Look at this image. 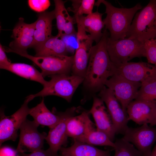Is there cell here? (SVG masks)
Returning a JSON list of instances; mask_svg holds the SVG:
<instances>
[{
  "instance_id": "obj_31",
  "label": "cell",
  "mask_w": 156,
  "mask_h": 156,
  "mask_svg": "<svg viewBox=\"0 0 156 156\" xmlns=\"http://www.w3.org/2000/svg\"><path fill=\"white\" fill-rule=\"evenodd\" d=\"M77 34V33L59 36L64 42L68 52L74 53L77 48L78 44Z\"/></svg>"
},
{
  "instance_id": "obj_11",
  "label": "cell",
  "mask_w": 156,
  "mask_h": 156,
  "mask_svg": "<svg viewBox=\"0 0 156 156\" xmlns=\"http://www.w3.org/2000/svg\"><path fill=\"white\" fill-rule=\"evenodd\" d=\"M78 44L74 55L72 74L84 78L86 74L94 41L81 26L77 24Z\"/></svg>"
},
{
  "instance_id": "obj_39",
  "label": "cell",
  "mask_w": 156,
  "mask_h": 156,
  "mask_svg": "<svg viewBox=\"0 0 156 156\" xmlns=\"http://www.w3.org/2000/svg\"><path fill=\"white\" fill-rule=\"evenodd\" d=\"M155 39H156V38H155Z\"/></svg>"
},
{
  "instance_id": "obj_14",
  "label": "cell",
  "mask_w": 156,
  "mask_h": 156,
  "mask_svg": "<svg viewBox=\"0 0 156 156\" xmlns=\"http://www.w3.org/2000/svg\"><path fill=\"white\" fill-rule=\"evenodd\" d=\"M76 108L72 107L62 112L60 121L54 127L50 129L45 138L52 152L53 156H57L60 149L66 145L68 137L67 134V125L69 118L74 116Z\"/></svg>"
},
{
  "instance_id": "obj_30",
  "label": "cell",
  "mask_w": 156,
  "mask_h": 156,
  "mask_svg": "<svg viewBox=\"0 0 156 156\" xmlns=\"http://www.w3.org/2000/svg\"><path fill=\"white\" fill-rule=\"evenodd\" d=\"M144 45L148 62L156 66V39H152L146 41Z\"/></svg>"
},
{
  "instance_id": "obj_4",
  "label": "cell",
  "mask_w": 156,
  "mask_h": 156,
  "mask_svg": "<svg viewBox=\"0 0 156 156\" xmlns=\"http://www.w3.org/2000/svg\"><path fill=\"white\" fill-rule=\"evenodd\" d=\"M49 77L51 79L47 81L41 90L27 96L31 100L36 97L53 95L61 97L70 102L76 90L84 79L83 77L72 74H56Z\"/></svg>"
},
{
  "instance_id": "obj_12",
  "label": "cell",
  "mask_w": 156,
  "mask_h": 156,
  "mask_svg": "<svg viewBox=\"0 0 156 156\" xmlns=\"http://www.w3.org/2000/svg\"><path fill=\"white\" fill-rule=\"evenodd\" d=\"M114 65L115 74L130 81L140 82L142 84L156 79V66L149 63L128 62Z\"/></svg>"
},
{
  "instance_id": "obj_19",
  "label": "cell",
  "mask_w": 156,
  "mask_h": 156,
  "mask_svg": "<svg viewBox=\"0 0 156 156\" xmlns=\"http://www.w3.org/2000/svg\"><path fill=\"white\" fill-rule=\"evenodd\" d=\"M55 18L54 10L44 12L38 15L35 22L34 43L33 47L39 46L51 37L52 21Z\"/></svg>"
},
{
  "instance_id": "obj_2",
  "label": "cell",
  "mask_w": 156,
  "mask_h": 156,
  "mask_svg": "<svg viewBox=\"0 0 156 156\" xmlns=\"http://www.w3.org/2000/svg\"><path fill=\"white\" fill-rule=\"evenodd\" d=\"M101 3L106 8L107 15L103 21L105 28L109 32V38L114 41L125 38L134 15L142 6L138 3L130 8H118L104 0H98L94 5L98 7Z\"/></svg>"
},
{
  "instance_id": "obj_35",
  "label": "cell",
  "mask_w": 156,
  "mask_h": 156,
  "mask_svg": "<svg viewBox=\"0 0 156 156\" xmlns=\"http://www.w3.org/2000/svg\"><path fill=\"white\" fill-rule=\"evenodd\" d=\"M0 156H19V155L16 150L14 151L11 148L3 147L1 148Z\"/></svg>"
},
{
  "instance_id": "obj_21",
  "label": "cell",
  "mask_w": 156,
  "mask_h": 156,
  "mask_svg": "<svg viewBox=\"0 0 156 156\" xmlns=\"http://www.w3.org/2000/svg\"><path fill=\"white\" fill-rule=\"evenodd\" d=\"M29 115L38 125L47 126L50 129L55 127L62 118V112H52L47 108L44 97L39 103L30 108Z\"/></svg>"
},
{
  "instance_id": "obj_13",
  "label": "cell",
  "mask_w": 156,
  "mask_h": 156,
  "mask_svg": "<svg viewBox=\"0 0 156 156\" xmlns=\"http://www.w3.org/2000/svg\"><path fill=\"white\" fill-rule=\"evenodd\" d=\"M98 96L105 103L111 116L116 133L124 134L128 127V117L112 91L105 86L99 92Z\"/></svg>"
},
{
  "instance_id": "obj_22",
  "label": "cell",
  "mask_w": 156,
  "mask_h": 156,
  "mask_svg": "<svg viewBox=\"0 0 156 156\" xmlns=\"http://www.w3.org/2000/svg\"><path fill=\"white\" fill-rule=\"evenodd\" d=\"M54 2V11L58 30L57 35L60 36L77 33L74 26L75 23L74 18L69 14L65 7L64 2L61 0H55Z\"/></svg>"
},
{
  "instance_id": "obj_9",
  "label": "cell",
  "mask_w": 156,
  "mask_h": 156,
  "mask_svg": "<svg viewBox=\"0 0 156 156\" xmlns=\"http://www.w3.org/2000/svg\"><path fill=\"white\" fill-rule=\"evenodd\" d=\"M39 125L34 121L26 119L20 128L19 142L16 149L17 153H32L42 149L47 135L38 130Z\"/></svg>"
},
{
  "instance_id": "obj_24",
  "label": "cell",
  "mask_w": 156,
  "mask_h": 156,
  "mask_svg": "<svg viewBox=\"0 0 156 156\" xmlns=\"http://www.w3.org/2000/svg\"><path fill=\"white\" fill-rule=\"evenodd\" d=\"M36 57L67 55L68 52L61 37L57 34L52 36L40 45L34 48Z\"/></svg>"
},
{
  "instance_id": "obj_1",
  "label": "cell",
  "mask_w": 156,
  "mask_h": 156,
  "mask_svg": "<svg viewBox=\"0 0 156 156\" xmlns=\"http://www.w3.org/2000/svg\"><path fill=\"white\" fill-rule=\"evenodd\" d=\"M100 41L92 47L86 72L82 83L86 97H93L105 86L107 80L115 74L107 48L109 34L105 29Z\"/></svg>"
},
{
  "instance_id": "obj_25",
  "label": "cell",
  "mask_w": 156,
  "mask_h": 156,
  "mask_svg": "<svg viewBox=\"0 0 156 156\" xmlns=\"http://www.w3.org/2000/svg\"><path fill=\"white\" fill-rule=\"evenodd\" d=\"M3 69L9 71L20 77L37 82L44 86L47 81L44 79L41 73L34 67L23 63H11Z\"/></svg>"
},
{
  "instance_id": "obj_20",
  "label": "cell",
  "mask_w": 156,
  "mask_h": 156,
  "mask_svg": "<svg viewBox=\"0 0 156 156\" xmlns=\"http://www.w3.org/2000/svg\"><path fill=\"white\" fill-rule=\"evenodd\" d=\"M90 114L89 111H84L79 115L69 118L66 129L68 137L74 139L95 129L94 123L90 118Z\"/></svg>"
},
{
  "instance_id": "obj_8",
  "label": "cell",
  "mask_w": 156,
  "mask_h": 156,
  "mask_svg": "<svg viewBox=\"0 0 156 156\" xmlns=\"http://www.w3.org/2000/svg\"><path fill=\"white\" fill-rule=\"evenodd\" d=\"M141 83L133 81L117 74L106 81L105 86L110 89L125 111L129 104L137 97Z\"/></svg>"
},
{
  "instance_id": "obj_17",
  "label": "cell",
  "mask_w": 156,
  "mask_h": 156,
  "mask_svg": "<svg viewBox=\"0 0 156 156\" xmlns=\"http://www.w3.org/2000/svg\"><path fill=\"white\" fill-rule=\"evenodd\" d=\"M35 22L27 24L22 18L19 21L12 31V37L14 40L10 44V49L27 51V49L33 47L34 44Z\"/></svg>"
},
{
  "instance_id": "obj_15",
  "label": "cell",
  "mask_w": 156,
  "mask_h": 156,
  "mask_svg": "<svg viewBox=\"0 0 156 156\" xmlns=\"http://www.w3.org/2000/svg\"><path fill=\"white\" fill-rule=\"evenodd\" d=\"M127 112L129 120L140 125L149 124L153 127L156 117V102L135 99L128 105Z\"/></svg>"
},
{
  "instance_id": "obj_26",
  "label": "cell",
  "mask_w": 156,
  "mask_h": 156,
  "mask_svg": "<svg viewBox=\"0 0 156 156\" xmlns=\"http://www.w3.org/2000/svg\"><path fill=\"white\" fill-rule=\"evenodd\" d=\"M73 140L93 146H108L113 148L115 146L114 143L105 133L95 129Z\"/></svg>"
},
{
  "instance_id": "obj_38",
  "label": "cell",
  "mask_w": 156,
  "mask_h": 156,
  "mask_svg": "<svg viewBox=\"0 0 156 156\" xmlns=\"http://www.w3.org/2000/svg\"><path fill=\"white\" fill-rule=\"evenodd\" d=\"M57 156H61V155H58Z\"/></svg>"
},
{
  "instance_id": "obj_40",
  "label": "cell",
  "mask_w": 156,
  "mask_h": 156,
  "mask_svg": "<svg viewBox=\"0 0 156 156\" xmlns=\"http://www.w3.org/2000/svg\"></svg>"
},
{
  "instance_id": "obj_10",
  "label": "cell",
  "mask_w": 156,
  "mask_h": 156,
  "mask_svg": "<svg viewBox=\"0 0 156 156\" xmlns=\"http://www.w3.org/2000/svg\"><path fill=\"white\" fill-rule=\"evenodd\" d=\"M123 138L132 144L142 154L149 156L152 147L156 141V128L145 124L139 127H128Z\"/></svg>"
},
{
  "instance_id": "obj_7",
  "label": "cell",
  "mask_w": 156,
  "mask_h": 156,
  "mask_svg": "<svg viewBox=\"0 0 156 156\" xmlns=\"http://www.w3.org/2000/svg\"><path fill=\"white\" fill-rule=\"evenodd\" d=\"M31 101L27 97L21 107L12 115L5 116L1 113L0 120V145L8 140L15 141L18 136V131L29 114L30 108L28 103Z\"/></svg>"
},
{
  "instance_id": "obj_33",
  "label": "cell",
  "mask_w": 156,
  "mask_h": 156,
  "mask_svg": "<svg viewBox=\"0 0 156 156\" xmlns=\"http://www.w3.org/2000/svg\"><path fill=\"white\" fill-rule=\"evenodd\" d=\"M19 156H53L50 148L46 150H39L29 154L25 153H18Z\"/></svg>"
},
{
  "instance_id": "obj_34",
  "label": "cell",
  "mask_w": 156,
  "mask_h": 156,
  "mask_svg": "<svg viewBox=\"0 0 156 156\" xmlns=\"http://www.w3.org/2000/svg\"><path fill=\"white\" fill-rule=\"evenodd\" d=\"M5 51L2 45L0 44V68H3L11 63L8 59L5 53Z\"/></svg>"
},
{
  "instance_id": "obj_27",
  "label": "cell",
  "mask_w": 156,
  "mask_h": 156,
  "mask_svg": "<svg viewBox=\"0 0 156 156\" xmlns=\"http://www.w3.org/2000/svg\"><path fill=\"white\" fill-rule=\"evenodd\" d=\"M114 156H142V153L131 143L123 138L117 139L114 143Z\"/></svg>"
},
{
  "instance_id": "obj_18",
  "label": "cell",
  "mask_w": 156,
  "mask_h": 156,
  "mask_svg": "<svg viewBox=\"0 0 156 156\" xmlns=\"http://www.w3.org/2000/svg\"><path fill=\"white\" fill-rule=\"evenodd\" d=\"M104 13L96 11L87 15L74 17L75 22L79 25L83 30L88 33L90 38L97 43L102 37V30L105 25L102 20Z\"/></svg>"
},
{
  "instance_id": "obj_5",
  "label": "cell",
  "mask_w": 156,
  "mask_h": 156,
  "mask_svg": "<svg viewBox=\"0 0 156 156\" xmlns=\"http://www.w3.org/2000/svg\"><path fill=\"white\" fill-rule=\"evenodd\" d=\"M107 48L110 60L115 65L128 62L135 57H146L144 43L136 39L125 38L114 41L109 36Z\"/></svg>"
},
{
  "instance_id": "obj_6",
  "label": "cell",
  "mask_w": 156,
  "mask_h": 156,
  "mask_svg": "<svg viewBox=\"0 0 156 156\" xmlns=\"http://www.w3.org/2000/svg\"><path fill=\"white\" fill-rule=\"evenodd\" d=\"M8 52L16 53L32 61L41 69L44 78L46 76L56 74L69 75L71 71L73 55L36 57L29 54L27 51L9 49Z\"/></svg>"
},
{
  "instance_id": "obj_23",
  "label": "cell",
  "mask_w": 156,
  "mask_h": 156,
  "mask_svg": "<svg viewBox=\"0 0 156 156\" xmlns=\"http://www.w3.org/2000/svg\"><path fill=\"white\" fill-rule=\"evenodd\" d=\"M61 156H110L108 150L98 148L94 146L79 141L68 147H62L59 150Z\"/></svg>"
},
{
  "instance_id": "obj_29",
  "label": "cell",
  "mask_w": 156,
  "mask_h": 156,
  "mask_svg": "<svg viewBox=\"0 0 156 156\" xmlns=\"http://www.w3.org/2000/svg\"><path fill=\"white\" fill-rule=\"evenodd\" d=\"M135 99L156 102V79L142 84Z\"/></svg>"
},
{
  "instance_id": "obj_37",
  "label": "cell",
  "mask_w": 156,
  "mask_h": 156,
  "mask_svg": "<svg viewBox=\"0 0 156 156\" xmlns=\"http://www.w3.org/2000/svg\"><path fill=\"white\" fill-rule=\"evenodd\" d=\"M155 125H156V117L154 123H153V126Z\"/></svg>"
},
{
  "instance_id": "obj_3",
  "label": "cell",
  "mask_w": 156,
  "mask_h": 156,
  "mask_svg": "<svg viewBox=\"0 0 156 156\" xmlns=\"http://www.w3.org/2000/svg\"><path fill=\"white\" fill-rule=\"evenodd\" d=\"M136 39L144 43L156 38V0L148 4L136 13L126 37Z\"/></svg>"
},
{
  "instance_id": "obj_36",
  "label": "cell",
  "mask_w": 156,
  "mask_h": 156,
  "mask_svg": "<svg viewBox=\"0 0 156 156\" xmlns=\"http://www.w3.org/2000/svg\"><path fill=\"white\" fill-rule=\"evenodd\" d=\"M149 156H156V144L151 152Z\"/></svg>"
},
{
  "instance_id": "obj_32",
  "label": "cell",
  "mask_w": 156,
  "mask_h": 156,
  "mask_svg": "<svg viewBox=\"0 0 156 156\" xmlns=\"http://www.w3.org/2000/svg\"><path fill=\"white\" fill-rule=\"evenodd\" d=\"M28 4L32 10L38 12H43L47 9L50 5L48 0H29Z\"/></svg>"
},
{
  "instance_id": "obj_16",
  "label": "cell",
  "mask_w": 156,
  "mask_h": 156,
  "mask_svg": "<svg viewBox=\"0 0 156 156\" xmlns=\"http://www.w3.org/2000/svg\"><path fill=\"white\" fill-rule=\"evenodd\" d=\"M93 98L92 105L89 112L94 119L96 129L105 133L113 142L116 133L111 116L103 100L95 95Z\"/></svg>"
},
{
  "instance_id": "obj_28",
  "label": "cell",
  "mask_w": 156,
  "mask_h": 156,
  "mask_svg": "<svg viewBox=\"0 0 156 156\" xmlns=\"http://www.w3.org/2000/svg\"><path fill=\"white\" fill-rule=\"evenodd\" d=\"M72 8L69 10L74 14V16H80L84 14H90L92 13L95 3L94 0H71Z\"/></svg>"
}]
</instances>
